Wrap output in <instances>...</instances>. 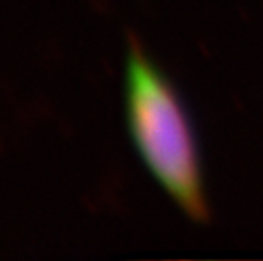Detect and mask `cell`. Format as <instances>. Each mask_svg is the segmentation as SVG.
<instances>
[{
    "label": "cell",
    "instance_id": "6da1fadb",
    "mask_svg": "<svg viewBox=\"0 0 263 261\" xmlns=\"http://www.w3.org/2000/svg\"><path fill=\"white\" fill-rule=\"evenodd\" d=\"M122 90L127 131L143 165L189 220L207 224L212 214L194 119L168 73L133 34Z\"/></svg>",
    "mask_w": 263,
    "mask_h": 261
}]
</instances>
